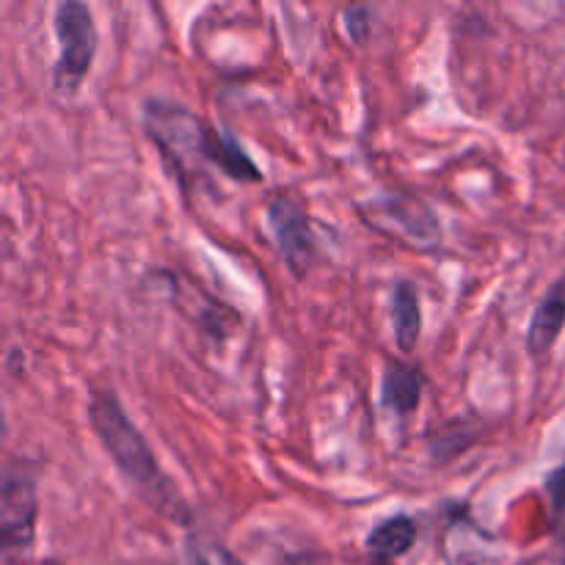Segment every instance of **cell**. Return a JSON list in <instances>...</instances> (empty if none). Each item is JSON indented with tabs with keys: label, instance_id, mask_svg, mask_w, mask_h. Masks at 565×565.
I'll list each match as a JSON object with an SVG mask.
<instances>
[{
	"label": "cell",
	"instance_id": "obj_7",
	"mask_svg": "<svg viewBox=\"0 0 565 565\" xmlns=\"http://www.w3.org/2000/svg\"><path fill=\"white\" fill-rule=\"evenodd\" d=\"M565 329V274L552 281L550 290L535 307L533 320L527 326V351L535 359H544L555 348Z\"/></svg>",
	"mask_w": 565,
	"mask_h": 565
},
{
	"label": "cell",
	"instance_id": "obj_15",
	"mask_svg": "<svg viewBox=\"0 0 565 565\" xmlns=\"http://www.w3.org/2000/svg\"><path fill=\"white\" fill-rule=\"evenodd\" d=\"M557 541H561V561L565 565V535H563V539H557Z\"/></svg>",
	"mask_w": 565,
	"mask_h": 565
},
{
	"label": "cell",
	"instance_id": "obj_6",
	"mask_svg": "<svg viewBox=\"0 0 565 565\" xmlns=\"http://www.w3.org/2000/svg\"><path fill=\"white\" fill-rule=\"evenodd\" d=\"M497 555V541L480 530L467 513H456L441 535V557L447 565H489Z\"/></svg>",
	"mask_w": 565,
	"mask_h": 565
},
{
	"label": "cell",
	"instance_id": "obj_17",
	"mask_svg": "<svg viewBox=\"0 0 565 565\" xmlns=\"http://www.w3.org/2000/svg\"><path fill=\"white\" fill-rule=\"evenodd\" d=\"M42 565H61L58 561H47V563H42Z\"/></svg>",
	"mask_w": 565,
	"mask_h": 565
},
{
	"label": "cell",
	"instance_id": "obj_16",
	"mask_svg": "<svg viewBox=\"0 0 565 565\" xmlns=\"http://www.w3.org/2000/svg\"><path fill=\"white\" fill-rule=\"evenodd\" d=\"M370 565H392V561H373Z\"/></svg>",
	"mask_w": 565,
	"mask_h": 565
},
{
	"label": "cell",
	"instance_id": "obj_5",
	"mask_svg": "<svg viewBox=\"0 0 565 565\" xmlns=\"http://www.w3.org/2000/svg\"><path fill=\"white\" fill-rule=\"evenodd\" d=\"M268 224L287 268L296 276H307L318 257V243H315L307 213L292 199L281 196L268 204Z\"/></svg>",
	"mask_w": 565,
	"mask_h": 565
},
{
	"label": "cell",
	"instance_id": "obj_2",
	"mask_svg": "<svg viewBox=\"0 0 565 565\" xmlns=\"http://www.w3.org/2000/svg\"><path fill=\"white\" fill-rule=\"evenodd\" d=\"M143 130L149 141L160 149L169 166L174 169L182 188L199 180L213 166L215 127H210L202 116L171 99L152 97L143 103Z\"/></svg>",
	"mask_w": 565,
	"mask_h": 565
},
{
	"label": "cell",
	"instance_id": "obj_14",
	"mask_svg": "<svg viewBox=\"0 0 565 565\" xmlns=\"http://www.w3.org/2000/svg\"><path fill=\"white\" fill-rule=\"evenodd\" d=\"M191 565H243L232 555L226 546L213 544V541H202L191 550Z\"/></svg>",
	"mask_w": 565,
	"mask_h": 565
},
{
	"label": "cell",
	"instance_id": "obj_1",
	"mask_svg": "<svg viewBox=\"0 0 565 565\" xmlns=\"http://www.w3.org/2000/svg\"><path fill=\"white\" fill-rule=\"evenodd\" d=\"M88 419H92V428L103 441L105 452L116 463L121 478L130 483V489L169 522L191 524V508L182 500L180 489L171 483L169 475L160 469L143 434L121 408L119 397L114 392H94L92 403H88Z\"/></svg>",
	"mask_w": 565,
	"mask_h": 565
},
{
	"label": "cell",
	"instance_id": "obj_3",
	"mask_svg": "<svg viewBox=\"0 0 565 565\" xmlns=\"http://www.w3.org/2000/svg\"><path fill=\"white\" fill-rule=\"evenodd\" d=\"M58 58L53 64V86L61 97H72L83 86L97 58L99 33L92 9L77 0H64L53 11Z\"/></svg>",
	"mask_w": 565,
	"mask_h": 565
},
{
	"label": "cell",
	"instance_id": "obj_9",
	"mask_svg": "<svg viewBox=\"0 0 565 565\" xmlns=\"http://www.w3.org/2000/svg\"><path fill=\"white\" fill-rule=\"evenodd\" d=\"M384 215L401 224L403 235L412 237L417 246H436L441 237L439 218L425 202L412 196H392L384 202Z\"/></svg>",
	"mask_w": 565,
	"mask_h": 565
},
{
	"label": "cell",
	"instance_id": "obj_8",
	"mask_svg": "<svg viewBox=\"0 0 565 565\" xmlns=\"http://www.w3.org/2000/svg\"><path fill=\"white\" fill-rule=\"evenodd\" d=\"M423 401V375L417 367H408L403 362H390L384 367V379H381V403L386 412L395 417L406 419L412 417Z\"/></svg>",
	"mask_w": 565,
	"mask_h": 565
},
{
	"label": "cell",
	"instance_id": "obj_11",
	"mask_svg": "<svg viewBox=\"0 0 565 565\" xmlns=\"http://www.w3.org/2000/svg\"><path fill=\"white\" fill-rule=\"evenodd\" d=\"M417 544V524L408 516H392L367 535V552L375 561H395Z\"/></svg>",
	"mask_w": 565,
	"mask_h": 565
},
{
	"label": "cell",
	"instance_id": "obj_10",
	"mask_svg": "<svg viewBox=\"0 0 565 565\" xmlns=\"http://www.w3.org/2000/svg\"><path fill=\"white\" fill-rule=\"evenodd\" d=\"M392 326H395V342L403 353H412L423 334V309H419V292L412 281H397L392 290Z\"/></svg>",
	"mask_w": 565,
	"mask_h": 565
},
{
	"label": "cell",
	"instance_id": "obj_4",
	"mask_svg": "<svg viewBox=\"0 0 565 565\" xmlns=\"http://www.w3.org/2000/svg\"><path fill=\"white\" fill-rule=\"evenodd\" d=\"M36 516V486L28 475L9 467L3 475V486H0V550L9 563L25 557L33 550Z\"/></svg>",
	"mask_w": 565,
	"mask_h": 565
},
{
	"label": "cell",
	"instance_id": "obj_12",
	"mask_svg": "<svg viewBox=\"0 0 565 565\" xmlns=\"http://www.w3.org/2000/svg\"><path fill=\"white\" fill-rule=\"evenodd\" d=\"M213 169L224 171L230 180L237 182H259L263 180V171L246 154V149L235 141L226 130H218L215 136V149H213Z\"/></svg>",
	"mask_w": 565,
	"mask_h": 565
},
{
	"label": "cell",
	"instance_id": "obj_13",
	"mask_svg": "<svg viewBox=\"0 0 565 565\" xmlns=\"http://www.w3.org/2000/svg\"><path fill=\"white\" fill-rule=\"evenodd\" d=\"M546 491L552 500V513H555V533L557 539L565 535V463L546 478Z\"/></svg>",
	"mask_w": 565,
	"mask_h": 565
}]
</instances>
